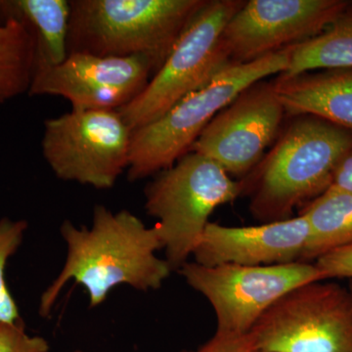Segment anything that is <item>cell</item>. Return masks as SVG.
I'll use <instances>...</instances> for the list:
<instances>
[{"mask_svg": "<svg viewBox=\"0 0 352 352\" xmlns=\"http://www.w3.org/2000/svg\"><path fill=\"white\" fill-rule=\"evenodd\" d=\"M131 133L118 110H71L44 122L41 151L59 179L108 190L127 170Z\"/></svg>", "mask_w": 352, "mask_h": 352, "instance_id": "cell-7", "label": "cell"}, {"mask_svg": "<svg viewBox=\"0 0 352 352\" xmlns=\"http://www.w3.org/2000/svg\"><path fill=\"white\" fill-rule=\"evenodd\" d=\"M60 233L67 245L66 261L41 296L38 312L44 318L69 281L82 285L89 307H96L120 285L141 292L160 289L173 271L166 259L157 256L163 245L156 227L146 226L129 210L113 212L95 206L91 226L65 220Z\"/></svg>", "mask_w": 352, "mask_h": 352, "instance_id": "cell-1", "label": "cell"}, {"mask_svg": "<svg viewBox=\"0 0 352 352\" xmlns=\"http://www.w3.org/2000/svg\"><path fill=\"white\" fill-rule=\"evenodd\" d=\"M314 263L325 280L347 278L352 281V244L327 252Z\"/></svg>", "mask_w": 352, "mask_h": 352, "instance_id": "cell-21", "label": "cell"}, {"mask_svg": "<svg viewBox=\"0 0 352 352\" xmlns=\"http://www.w3.org/2000/svg\"><path fill=\"white\" fill-rule=\"evenodd\" d=\"M72 352H85V351H78V349H76V351H72Z\"/></svg>", "mask_w": 352, "mask_h": 352, "instance_id": "cell-25", "label": "cell"}, {"mask_svg": "<svg viewBox=\"0 0 352 352\" xmlns=\"http://www.w3.org/2000/svg\"><path fill=\"white\" fill-rule=\"evenodd\" d=\"M244 3L245 0H206L145 89L118 110L132 131L155 122L233 65L222 47V32Z\"/></svg>", "mask_w": 352, "mask_h": 352, "instance_id": "cell-6", "label": "cell"}, {"mask_svg": "<svg viewBox=\"0 0 352 352\" xmlns=\"http://www.w3.org/2000/svg\"><path fill=\"white\" fill-rule=\"evenodd\" d=\"M300 214L305 215L309 226V239L300 261L311 263L352 244V194L326 190L305 204Z\"/></svg>", "mask_w": 352, "mask_h": 352, "instance_id": "cell-17", "label": "cell"}, {"mask_svg": "<svg viewBox=\"0 0 352 352\" xmlns=\"http://www.w3.org/2000/svg\"><path fill=\"white\" fill-rule=\"evenodd\" d=\"M254 351L251 335H231L215 332L205 344L196 351L188 352H252Z\"/></svg>", "mask_w": 352, "mask_h": 352, "instance_id": "cell-22", "label": "cell"}, {"mask_svg": "<svg viewBox=\"0 0 352 352\" xmlns=\"http://www.w3.org/2000/svg\"><path fill=\"white\" fill-rule=\"evenodd\" d=\"M29 224L24 219H0V322L23 323L17 302L9 291L6 279L7 263L19 250Z\"/></svg>", "mask_w": 352, "mask_h": 352, "instance_id": "cell-19", "label": "cell"}, {"mask_svg": "<svg viewBox=\"0 0 352 352\" xmlns=\"http://www.w3.org/2000/svg\"><path fill=\"white\" fill-rule=\"evenodd\" d=\"M349 291H351V293L352 294V281H351V284H349Z\"/></svg>", "mask_w": 352, "mask_h": 352, "instance_id": "cell-24", "label": "cell"}, {"mask_svg": "<svg viewBox=\"0 0 352 352\" xmlns=\"http://www.w3.org/2000/svg\"><path fill=\"white\" fill-rule=\"evenodd\" d=\"M291 122L256 168L241 183L250 212L263 223L291 219L330 187L333 173L352 149V131L312 115Z\"/></svg>", "mask_w": 352, "mask_h": 352, "instance_id": "cell-2", "label": "cell"}, {"mask_svg": "<svg viewBox=\"0 0 352 352\" xmlns=\"http://www.w3.org/2000/svg\"><path fill=\"white\" fill-rule=\"evenodd\" d=\"M344 0H249L229 20L222 47L233 65L247 64L317 36Z\"/></svg>", "mask_w": 352, "mask_h": 352, "instance_id": "cell-11", "label": "cell"}, {"mask_svg": "<svg viewBox=\"0 0 352 352\" xmlns=\"http://www.w3.org/2000/svg\"><path fill=\"white\" fill-rule=\"evenodd\" d=\"M243 193L219 164L189 151L175 164L153 176L144 189L145 210L157 219L166 259L179 270L196 249L215 208Z\"/></svg>", "mask_w": 352, "mask_h": 352, "instance_id": "cell-5", "label": "cell"}, {"mask_svg": "<svg viewBox=\"0 0 352 352\" xmlns=\"http://www.w3.org/2000/svg\"><path fill=\"white\" fill-rule=\"evenodd\" d=\"M252 352H263V351H256V349H254V351H252Z\"/></svg>", "mask_w": 352, "mask_h": 352, "instance_id": "cell-26", "label": "cell"}, {"mask_svg": "<svg viewBox=\"0 0 352 352\" xmlns=\"http://www.w3.org/2000/svg\"><path fill=\"white\" fill-rule=\"evenodd\" d=\"M34 73V43L15 20L0 23V105L28 94Z\"/></svg>", "mask_w": 352, "mask_h": 352, "instance_id": "cell-18", "label": "cell"}, {"mask_svg": "<svg viewBox=\"0 0 352 352\" xmlns=\"http://www.w3.org/2000/svg\"><path fill=\"white\" fill-rule=\"evenodd\" d=\"M309 239L305 215L254 226L210 222L192 256L204 266H263L300 261Z\"/></svg>", "mask_w": 352, "mask_h": 352, "instance_id": "cell-13", "label": "cell"}, {"mask_svg": "<svg viewBox=\"0 0 352 352\" xmlns=\"http://www.w3.org/2000/svg\"><path fill=\"white\" fill-rule=\"evenodd\" d=\"M285 116L274 82L259 80L210 120L190 151L214 160L230 176L245 178L276 141Z\"/></svg>", "mask_w": 352, "mask_h": 352, "instance_id": "cell-10", "label": "cell"}, {"mask_svg": "<svg viewBox=\"0 0 352 352\" xmlns=\"http://www.w3.org/2000/svg\"><path fill=\"white\" fill-rule=\"evenodd\" d=\"M69 13V0H0V23L18 21L34 39V72L68 56Z\"/></svg>", "mask_w": 352, "mask_h": 352, "instance_id": "cell-15", "label": "cell"}, {"mask_svg": "<svg viewBox=\"0 0 352 352\" xmlns=\"http://www.w3.org/2000/svg\"><path fill=\"white\" fill-rule=\"evenodd\" d=\"M192 289L207 298L217 317V332L247 335L282 296L302 285L325 281L316 264L294 261L273 265L188 263L180 267Z\"/></svg>", "mask_w": 352, "mask_h": 352, "instance_id": "cell-9", "label": "cell"}, {"mask_svg": "<svg viewBox=\"0 0 352 352\" xmlns=\"http://www.w3.org/2000/svg\"><path fill=\"white\" fill-rule=\"evenodd\" d=\"M263 352H352V294L316 281L282 296L252 329Z\"/></svg>", "mask_w": 352, "mask_h": 352, "instance_id": "cell-8", "label": "cell"}, {"mask_svg": "<svg viewBox=\"0 0 352 352\" xmlns=\"http://www.w3.org/2000/svg\"><path fill=\"white\" fill-rule=\"evenodd\" d=\"M289 50L251 63L230 65L205 87L177 102L162 117L132 131L127 178L138 182L170 168L190 151L215 116L245 88L288 68Z\"/></svg>", "mask_w": 352, "mask_h": 352, "instance_id": "cell-4", "label": "cell"}, {"mask_svg": "<svg viewBox=\"0 0 352 352\" xmlns=\"http://www.w3.org/2000/svg\"><path fill=\"white\" fill-rule=\"evenodd\" d=\"M327 190L352 194V149L340 161Z\"/></svg>", "mask_w": 352, "mask_h": 352, "instance_id": "cell-23", "label": "cell"}, {"mask_svg": "<svg viewBox=\"0 0 352 352\" xmlns=\"http://www.w3.org/2000/svg\"><path fill=\"white\" fill-rule=\"evenodd\" d=\"M50 344L38 336L25 332L24 323L0 322V352H48Z\"/></svg>", "mask_w": 352, "mask_h": 352, "instance_id": "cell-20", "label": "cell"}, {"mask_svg": "<svg viewBox=\"0 0 352 352\" xmlns=\"http://www.w3.org/2000/svg\"><path fill=\"white\" fill-rule=\"evenodd\" d=\"M274 82L286 115H312L352 131V68L324 69Z\"/></svg>", "mask_w": 352, "mask_h": 352, "instance_id": "cell-14", "label": "cell"}, {"mask_svg": "<svg viewBox=\"0 0 352 352\" xmlns=\"http://www.w3.org/2000/svg\"><path fill=\"white\" fill-rule=\"evenodd\" d=\"M156 72L144 57L71 53L62 63L34 72L28 94L62 97L72 110H120L145 89Z\"/></svg>", "mask_w": 352, "mask_h": 352, "instance_id": "cell-12", "label": "cell"}, {"mask_svg": "<svg viewBox=\"0 0 352 352\" xmlns=\"http://www.w3.org/2000/svg\"><path fill=\"white\" fill-rule=\"evenodd\" d=\"M288 78L316 69L352 68V2L314 38L289 46Z\"/></svg>", "mask_w": 352, "mask_h": 352, "instance_id": "cell-16", "label": "cell"}, {"mask_svg": "<svg viewBox=\"0 0 352 352\" xmlns=\"http://www.w3.org/2000/svg\"><path fill=\"white\" fill-rule=\"evenodd\" d=\"M205 1L69 0L68 54L144 57L157 72Z\"/></svg>", "mask_w": 352, "mask_h": 352, "instance_id": "cell-3", "label": "cell"}]
</instances>
